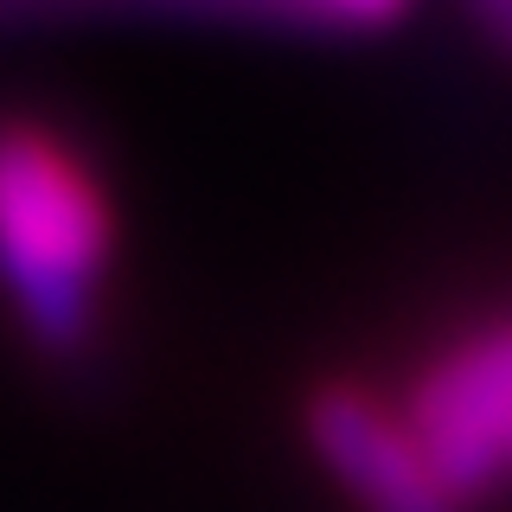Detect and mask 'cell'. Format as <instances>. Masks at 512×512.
I'll return each mask as SVG.
<instances>
[{
    "label": "cell",
    "mask_w": 512,
    "mask_h": 512,
    "mask_svg": "<svg viewBox=\"0 0 512 512\" xmlns=\"http://www.w3.org/2000/svg\"><path fill=\"white\" fill-rule=\"evenodd\" d=\"M308 442L320 468L340 480V493L359 512H461L416 455L410 429L391 404H378L359 384H320L308 397Z\"/></svg>",
    "instance_id": "cell-3"
},
{
    "label": "cell",
    "mask_w": 512,
    "mask_h": 512,
    "mask_svg": "<svg viewBox=\"0 0 512 512\" xmlns=\"http://www.w3.org/2000/svg\"><path fill=\"white\" fill-rule=\"evenodd\" d=\"M103 263L109 212L77 154L45 128H0V288L39 352L90 346Z\"/></svg>",
    "instance_id": "cell-1"
},
{
    "label": "cell",
    "mask_w": 512,
    "mask_h": 512,
    "mask_svg": "<svg viewBox=\"0 0 512 512\" xmlns=\"http://www.w3.org/2000/svg\"><path fill=\"white\" fill-rule=\"evenodd\" d=\"M410 429L416 455L442 480L461 512L506 487V442H512V320L480 327L448 346L423 378L410 384Z\"/></svg>",
    "instance_id": "cell-2"
},
{
    "label": "cell",
    "mask_w": 512,
    "mask_h": 512,
    "mask_svg": "<svg viewBox=\"0 0 512 512\" xmlns=\"http://www.w3.org/2000/svg\"><path fill=\"white\" fill-rule=\"evenodd\" d=\"M468 20H474V32H487V39H493V52L512 58V0H487V7L468 13Z\"/></svg>",
    "instance_id": "cell-4"
}]
</instances>
